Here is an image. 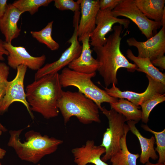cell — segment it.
<instances>
[{
  "instance_id": "6da1fadb",
  "label": "cell",
  "mask_w": 165,
  "mask_h": 165,
  "mask_svg": "<svg viewBox=\"0 0 165 165\" xmlns=\"http://www.w3.org/2000/svg\"><path fill=\"white\" fill-rule=\"evenodd\" d=\"M62 88L58 73L45 75L28 85L26 97L31 111L47 119L57 116L59 112L57 102Z\"/></svg>"
},
{
  "instance_id": "7a4b0ae2",
  "label": "cell",
  "mask_w": 165,
  "mask_h": 165,
  "mask_svg": "<svg viewBox=\"0 0 165 165\" xmlns=\"http://www.w3.org/2000/svg\"><path fill=\"white\" fill-rule=\"evenodd\" d=\"M113 29V33L107 38L104 45L93 48L97 55L96 59L101 64L97 71L106 87L113 83L116 85L118 84L117 74L120 68H125L132 72L137 68L135 64L130 63L121 51L122 26H114Z\"/></svg>"
},
{
  "instance_id": "3957f363",
  "label": "cell",
  "mask_w": 165,
  "mask_h": 165,
  "mask_svg": "<svg viewBox=\"0 0 165 165\" xmlns=\"http://www.w3.org/2000/svg\"><path fill=\"white\" fill-rule=\"evenodd\" d=\"M23 129L9 131L10 137L7 144L13 148L21 160L34 163H38L45 156L56 151L63 141L31 130L25 134V141H20V136Z\"/></svg>"
},
{
  "instance_id": "277c9868",
  "label": "cell",
  "mask_w": 165,
  "mask_h": 165,
  "mask_svg": "<svg viewBox=\"0 0 165 165\" xmlns=\"http://www.w3.org/2000/svg\"><path fill=\"white\" fill-rule=\"evenodd\" d=\"M57 106L65 124L72 116L76 117L84 124L101 122L98 106L93 101L79 91H63Z\"/></svg>"
},
{
  "instance_id": "5b68a950",
  "label": "cell",
  "mask_w": 165,
  "mask_h": 165,
  "mask_svg": "<svg viewBox=\"0 0 165 165\" xmlns=\"http://www.w3.org/2000/svg\"><path fill=\"white\" fill-rule=\"evenodd\" d=\"M96 75V72L82 73L65 67L59 74V78L62 87L73 86L77 88L79 91L93 101L101 111L102 103L110 104L118 100V98L109 95L105 90L100 89L93 82L91 79Z\"/></svg>"
},
{
  "instance_id": "8992f818",
  "label": "cell",
  "mask_w": 165,
  "mask_h": 165,
  "mask_svg": "<svg viewBox=\"0 0 165 165\" xmlns=\"http://www.w3.org/2000/svg\"><path fill=\"white\" fill-rule=\"evenodd\" d=\"M101 111L107 118L109 124L100 145L105 149V155L101 158L105 162L120 149V140L124 134L125 122L127 120L123 116L112 109L108 110L103 107Z\"/></svg>"
},
{
  "instance_id": "52a82bcc",
  "label": "cell",
  "mask_w": 165,
  "mask_h": 165,
  "mask_svg": "<svg viewBox=\"0 0 165 165\" xmlns=\"http://www.w3.org/2000/svg\"><path fill=\"white\" fill-rule=\"evenodd\" d=\"M74 12L73 23L74 31L72 37L68 41L70 46L62 54L57 61L47 63L37 71L34 76L35 80L45 75L58 73L71 62L77 58L80 55L82 45L78 39L77 28L80 17V12Z\"/></svg>"
},
{
  "instance_id": "ba28073f",
  "label": "cell",
  "mask_w": 165,
  "mask_h": 165,
  "mask_svg": "<svg viewBox=\"0 0 165 165\" xmlns=\"http://www.w3.org/2000/svg\"><path fill=\"white\" fill-rule=\"evenodd\" d=\"M112 12L115 17L124 16L131 20L147 39L153 36L154 33L162 26L160 22L150 20L145 16L136 6L134 0H122Z\"/></svg>"
},
{
  "instance_id": "9c48e42d",
  "label": "cell",
  "mask_w": 165,
  "mask_h": 165,
  "mask_svg": "<svg viewBox=\"0 0 165 165\" xmlns=\"http://www.w3.org/2000/svg\"><path fill=\"white\" fill-rule=\"evenodd\" d=\"M27 68L24 65L19 66L16 69L17 73L14 78L8 82L0 105V115L6 112L13 103L19 102L26 107L31 117L33 119L34 116L26 100L24 89V81Z\"/></svg>"
},
{
  "instance_id": "30bf717a",
  "label": "cell",
  "mask_w": 165,
  "mask_h": 165,
  "mask_svg": "<svg viewBox=\"0 0 165 165\" xmlns=\"http://www.w3.org/2000/svg\"><path fill=\"white\" fill-rule=\"evenodd\" d=\"M130 23L128 19L115 16L110 9H100L96 18L95 28L90 35V45L93 47L103 46L106 41V35L113 31L112 28L115 24L118 23L124 29H127Z\"/></svg>"
},
{
  "instance_id": "8fae6325",
  "label": "cell",
  "mask_w": 165,
  "mask_h": 165,
  "mask_svg": "<svg viewBox=\"0 0 165 165\" xmlns=\"http://www.w3.org/2000/svg\"><path fill=\"white\" fill-rule=\"evenodd\" d=\"M148 81V86L142 93L125 91H121L114 83L110 88L105 87V90L110 96L117 98H123L132 103L138 107L145 101L159 95L165 94V85L146 75Z\"/></svg>"
},
{
  "instance_id": "7c38bea8",
  "label": "cell",
  "mask_w": 165,
  "mask_h": 165,
  "mask_svg": "<svg viewBox=\"0 0 165 165\" xmlns=\"http://www.w3.org/2000/svg\"><path fill=\"white\" fill-rule=\"evenodd\" d=\"M127 42L129 46L137 48L138 57L148 58L151 61L163 56L165 53V25L162 26L158 33L145 41H138L132 37L128 38Z\"/></svg>"
},
{
  "instance_id": "4fadbf2b",
  "label": "cell",
  "mask_w": 165,
  "mask_h": 165,
  "mask_svg": "<svg viewBox=\"0 0 165 165\" xmlns=\"http://www.w3.org/2000/svg\"><path fill=\"white\" fill-rule=\"evenodd\" d=\"M4 46L8 52V64L13 69H16L19 66L23 65L32 70L37 71L42 67L46 60L45 55L33 57L23 46H14L11 43L5 42Z\"/></svg>"
},
{
  "instance_id": "5bb4252c",
  "label": "cell",
  "mask_w": 165,
  "mask_h": 165,
  "mask_svg": "<svg viewBox=\"0 0 165 165\" xmlns=\"http://www.w3.org/2000/svg\"><path fill=\"white\" fill-rule=\"evenodd\" d=\"M80 5L81 17L77 28L79 42L86 36L90 35L96 27V20L100 9L99 0H78Z\"/></svg>"
},
{
  "instance_id": "9a60e30c",
  "label": "cell",
  "mask_w": 165,
  "mask_h": 165,
  "mask_svg": "<svg viewBox=\"0 0 165 165\" xmlns=\"http://www.w3.org/2000/svg\"><path fill=\"white\" fill-rule=\"evenodd\" d=\"M71 152L76 165H86L89 163L95 165H108L101 158L105 153V148L100 145H95L93 140L87 141L85 145L72 149Z\"/></svg>"
},
{
  "instance_id": "2e32d148",
  "label": "cell",
  "mask_w": 165,
  "mask_h": 165,
  "mask_svg": "<svg viewBox=\"0 0 165 165\" xmlns=\"http://www.w3.org/2000/svg\"><path fill=\"white\" fill-rule=\"evenodd\" d=\"M90 35L85 36L82 40V50L79 56L68 65L72 70L86 74L95 73L101 65L100 63L92 55Z\"/></svg>"
},
{
  "instance_id": "e0dca14e",
  "label": "cell",
  "mask_w": 165,
  "mask_h": 165,
  "mask_svg": "<svg viewBox=\"0 0 165 165\" xmlns=\"http://www.w3.org/2000/svg\"><path fill=\"white\" fill-rule=\"evenodd\" d=\"M23 13L12 4H9L3 16L0 18V30L5 38V42L11 43L20 35L21 30L17 25Z\"/></svg>"
},
{
  "instance_id": "ac0fdd59",
  "label": "cell",
  "mask_w": 165,
  "mask_h": 165,
  "mask_svg": "<svg viewBox=\"0 0 165 165\" xmlns=\"http://www.w3.org/2000/svg\"><path fill=\"white\" fill-rule=\"evenodd\" d=\"M138 122L132 120L127 121V125L130 130L138 138L141 146V152L140 155V161L141 163L144 164L149 162L150 158L153 160L158 159L154 148L155 139L154 136H152L150 138L143 136L136 127Z\"/></svg>"
},
{
  "instance_id": "d6986e66",
  "label": "cell",
  "mask_w": 165,
  "mask_h": 165,
  "mask_svg": "<svg viewBox=\"0 0 165 165\" xmlns=\"http://www.w3.org/2000/svg\"><path fill=\"white\" fill-rule=\"evenodd\" d=\"M126 54L127 57L136 65V70L145 73L154 79L165 85V73L154 66L149 59L135 56L130 49L127 50Z\"/></svg>"
},
{
  "instance_id": "ffe728a7",
  "label": "cell",
  "mask_w": 165,
  "mask_h": 165,
  "mask_svg": "<svg viewBox=\"0 0 165 165\" xmlns=\"http://www.w3.org/2000/svg\"><path fill=\"white\" fill-rule=\"evenodd\" d=\"M134 2L139 9L148 18L161 22L165 10V0H134Z\"/></svg>"
},
{
  "instance_id": "44dd1931",
  "label": "cell",
  "mask_w": 165,
  "mask_h": 165,
  "mask_svg": "<svg viewBox=\"0 0 165 165\" xmlns=\"http://www.w3.org/2000/svg\"><path fill=\"white\" fill-rule=\"evenodd\" d=\"M129 130L128 126L125 124L124 134L120 140L121 149L110 159L111 165H137V160L140 155L131 153L127 145L126 137Z\"/></svg>"
},
{
  "instance_id": "7402d4cb",
  "label": "cell",
  "mask_w": 165,
  "mask_h": 165,
  "mask_svg": "<svg viewBox=\"0 0 165 165\" xmlns=\"http://www.w3.org/2000/svg\"><path fill=\"white\" fill-rule=\"evenodd\" d=\"M111 108L123 116L127 121L139 122L141 119V110L130 101L125 99L120 98L116 102L109 104Z\"/></svg>"
},
{
  "instance_id": "603a6c76",
  "label": "cell",
  "mask_w": 165,
  "mask_h": 165,
  "mask_svg": "<svg viewBox=\"0 0 165 165\" xmlns=\"http://www.w3.org/2000/svg\"><path fill=\"white\" fill-rule=\"evenodd\" d=\"M53 21L48 23L43 29L39 31H31L32 37L39 42L45 45L52 51L57 50L59 48L58 43L52 37V34Z\"/></svg>"
},
{
  "instance_id": "cb8c5ba5",
  "label": "cell",
  "mask_w": 165,
  "mask_h": 165,
  "mask_svg": "<svg viewBox=\"0 0 165 165\" xmlns=\"http://www.w3.org/2000/svg\"><path fill=\"white\" fill-rule=\"evenodd\" d=\"M53 0H17L12 4L23 13L28 12L33 15L37 12L42 6H48Z\"/></svg>"
},
{
  "instance_id": "d4e9b609",
  "label": "cell",
  "mask_w": 165,
  "mask_h": 165,
  "mask_svg": "<svg viewBox=\"0 0 165 165\" xmlns=\"http://www.w3.org/2000/svg\"><path fill=\"white\" fill-rule=\"evenodd\" d=\"M142 127L145 130L153 134L156 141V147L155 150L159 155L158 162L165 163V129L160 132L152 130L147 125H142Z\"/></svg>"
},
{
  "instance_id": "484cf974",
  "label": "cell",
  "mask_w": 165,
  "mask_h": 165,
  "mask_svg": "<svg viewBox=\"0 0 165 165\" xmlns=\"http://www.w3.org/2000/svg\"><path fill=\"white\" fill-rule=\"evenodd\" d=\"M165 101V94L159 95L148 100L142 103L140 106L142 108L141 120L145 123L149 121L150 112L156 106Z\"/></svg>"
},
{
  "instance_id": "4316f807",
  "label": "cell",
  "mask_w": 165,
  "mask_h": 165,
  "mask_svg": "<svg viewBox=\"0 0 165 165\" xmlns=\"http://www.w3.org/2000/svg\"><path fill=\"white\" fill-rule=\"evenodd\" d=\"M9 67L3 62H0V105L5 94L9 81Z\"/></svg>"
},
{
  "instance_id": "83f0119b",
  "label": "cell",
  "mask_w": 165,
  "mask_h": 165,
  "mask_svg": "<svg viewBox=\"0 0 165 165\" xmlns=\"http://www.w3.org/2000/svg\"><path fill=\"white\" fill-rule=\"evenodd\" d=\"M54 6L61 11L70 10L74 12L79 10L80 5L77 1L73 0H55Z\"/></svg>"
},
{
  "instance_id": "f1b7e54d",
  "label": "cell",
  "mask_w": 165,
  "mask_h": 165,
  "mask_svg": "<svg viewBox=\"0 0 165 165\" xmlns=\"http://www.w3.org/2000/svg\"><path fill=\"white\" fill-rule=\"evenodd\" d=\"M122 1V0H99L100 9H109L113 10Z\"/></svg>"
},
{
  "instance_id": "f546056e",
  "label": "cell",
  "mask_w": 165,
  "mask_h": 165,
  "mask_svg": "<svg viewBox=\"0 0 165 165\" xmlns=\"http://www.w3.org/2000/svg\"><path fill=\"white\" fill-rule=\"evenodd\" d=\"M152 64L155 67H159L163 69H165V56L164 55L159 57L151 61Z\"/></svg>"
},
{
  "instance_id": "4dcf8cb0",
  "label": "cell",
  "mask_w": 165,
  "mask_h": 165,
  "mask_svg": "<svg viewBox=\"0 0 165 165\" xmlns=\"http://www.w3.org/2000/svg\"><path fill=\"white\" fill-rule=\"evenodd\" d=\"M4 42L0 38V61L5 60L4 55L7 56L8 55V52L4 47Z\"/></svg>"
},
{
  "instance_id": "1f68e13d",
  "label": "cell",
  "mask_w": 165,
  "mask_h": 165,
  "mask_svg": "<svg viewBox=\"0 0 165 165\" xmlns=\"http://www.w3.org/2000/svg\"><path fill=\"white\" fill-rule=\"evenodd\" d=\"M7 0H0V18H2L5 13L8 4Z\"/></svg>"
},
{
  "instance_id": "d6a6232c",
  "label": "cell",
  "mask_w": 165,
  "mask_h": 165,
  "mask_svg": "<svg viewBox=\"0 0 165 165\" xmlns=\"http://www.w3.org/2000/svg\"><path fill=\"white\" fill-rule=\"evenodd\" d=\"M2 131L0 130V136L2 135ZM6 153V151L0 148V160L2 159L5 156Z\"/></svg>"
},
{
  "instance_id": "836d02e7",
  "label": "cell",
  "mask_w": 165,
  "mask_h": 165,
  "mask_svg": "<svg viewBox=\"0 0 165 165\" xmlns=\"http://www.w3.org/2000/svg\"><path fill=\"white\" fill-rule=\"evenodd\" d=\"M145 165H165V163H164L158 162L156 163H153L148 162L145 164Z\"/></svg>"
},
{
  "instance_id": "e575fe53",
  "label": "cell",
  "mask_w": 165,
  "mask_h": 165,
  "mask_svg": "<svg viewBox=\"0 0 165 165\" xmlns=\"http://www.w3.org/2000/svg\"><path fill=\"white\" fill-rule=\"evenodd\" d=\"M0 130H1L2 132H6L7 130V129L4 127L2 124L0 123Z\"/></svg>"
},
{
  "instance_id": "d590c367",
  "label": "cell",
  "mask_w": 165,
  "mask_h": 165,
  "mask_svg": "<svg viewBox=\"0 0 165 165\" xmlns=\"http://www.w3.org/2000/svg\"><path fill=\"white\" fill-rule=\"evenodd\" d=\"M0 165H2V164L1 163L0 161Z\"/></svg>"
},
{
  "instance_id": "8d00e7d4",
  "label": "cell",
  "mask_w": 165,
  "mask_h": 165,
  "mask_svg": "<svg viewBox=\"0 0 165 165\" xmlns=\"http://www.w3.org/2000/svg\"><path fill=\"white\" fill-rule=\"evenodd\" d=\"M37 165H41L40 164H37Z\"/></svg>"
}]
</instances>
